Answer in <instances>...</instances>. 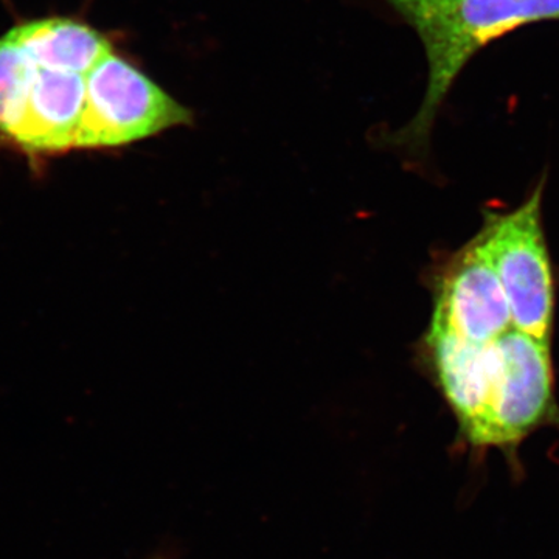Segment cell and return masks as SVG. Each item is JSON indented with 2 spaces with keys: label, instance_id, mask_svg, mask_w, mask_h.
I'll list each match as a JSON object with an SVG mask.
<instances>
[{
  "label": "cell",
  "instance_id": "6da1fadb",
  "mask_svg": "<svg viewBox=\"0 0 559 559\" xmlns=\"http://www.w3.org/2000/svg\"><path fill=\"white\" fill-rule=\"evenodd\" d=\"M114 50L75 17H40L0 36V138L35 156L75 150L87 76Z\"/></svg>",
  "mask_w": 559,
  "mask_h": 559
},
{
  "label": "cell",
  "instance_id": "7a4b0ae2",
  "mask_svg": "<svg viewBox=\"0 0 559 559\" xmlns=\"http://www.w3.org/2000/svg\"><path fill=\"white\" fill-rule=\"evenodd\" d=\"M417 32L428 58L421 108L395 142L421 148L440 106L471 58L491 40L540 21H559V0H384Z\"/></svg>",
  "mask_w": 559,
  "mask_h": 559
},
{
  "label": "cell",
  "instance_id": "3957f363",
  "mask_svg": "<svg viewBox=\"0 0 559 559\" xmlns=\"http://www.w3.org/2000/svg\"><path fill=\"white\" fill-rule=\"evenodd\" d=\"M495 370L487 411L471 437L474 451L500 450L518 463L522 441L557 421L549 342L518 329L492 342Z\"/></svg>",
  "mask_w": 559,
  "mask_h": 559
},
{
  "label": "cell",
  "instance_id": "277c9868",
  "mask_svg": "<svg viewBox=\"0 0 559 559\" xmlns=\"http://www.w3.org/2000/svg\"><path fill=\"white\" fill-rule=\"evenodd\" d=\"M191 123L190 108L112 50L87 76L86 109L75 150L120 148Z\"/></svg>",
  "mask_w": 559,
  "mask_h": 559
},
{
  "label": "cell",
  "instance_id": "5b68a950",
  "mask_svg": "<svg viewBox=\"0 0 559 559\" xmlns=\"http://www.w3.org/2000/svg\"><path fill=\"white\" fill-rule=\"evenodd\" d=\"M540 197L543 187L513 212L488 215L476 240L506 290L514 329L549 342L555 285L540 219Z\"/></svg>",
  "mask_w": 559,
  "mask_h": 559
},
{
  "label": "cell",
  "instance_id": "8992f818",
  "mask_svg": "<svg viewBox=\"0 0 559 559\" xmlns=\"http://www.w3.org/2000/svg\"><path fill=\"white\" fill-rule=\"evenodd\" d=\"M430 323L477 344L514 329L506 290L476 238L455 253L437 283Z\"/></svg>",
  "mask_w": 559,
  "mask_h": 559
},
{
  "label": "cell",
  "instance_id": "52a82bcc",
  "mask_svg": "<svg viewBox=\"0 0 559 559\" xmlns=\"http://www.w3.org/2000/svg\"><path fill=\"white\" fill-rule=\"evenodd\" d=\"M425 345L437 382L457 418L460 437L468 444L488 406L495 370L492 342L477 344L430 323Z\"/></svg>",
  "mask_w": 559,
  "mask_h": 559
},
{
  "label": "cell",
  "instance_id": "ba28073f",
  "mask_svg": "<svg viewBox=\"0 0 559 559\" xmlns=\"http://www.w3.org/2000/svg\"><path fill=\"white\" fill-rule=\"evenodd\" d=\"M154 559H162V558H154Z\"/></svg>",
  "mask_w": 559,
  "mask_h": 559
}]
</instances>
